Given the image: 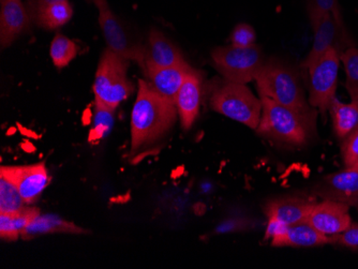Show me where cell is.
<instances>
[{"mask_svg": "<svg viewBox=\"0 0 358 269\" xmlns=\"http://www.w3.org/2000/svg\"><path fill=\"white\" fill-rule=\"evenodd\" d=\"M308 14L315 31V41L310 53L303 60V68L308 70L313 67L329 49L337 50L341 55L345 50L353 48L347 27L338 23L331 14L322 11L313 1L308 3Z\"/></svg>", "mask_w": 358, "mask_h": 269, "instance_id": "cell-7", "label": "cell"}, {"mask_svg": "<svg viewBox=\"0 0 358 269\" xmlns=\"http://www.w3.org/2000/svg\"><path fill=\"white\" fill-rule=\"evenodd\" d=\"M0 1H1V0H0Z\"/></svg>", "mask_w": 358, "mask_h": 269, "instance_id": "cell-35", "label": "cell"}, {"mask_svg": "<svg viewBox=\"0 0 358 269\" xmlns=\"http://www.w3.org/2000/svg\"><path fill=\"white\" fill-rule=\"evenodd\" d=\"M87 1L94 3L98 9H99L100 7H103V6L108 5V1H106V0H87Z\"/></svg>", "mask_w": 358, "mask_h": 269, "instance_id": "cell-34", "label": "cell"}, {"mask_svg": "<svg viewBox=\"0 0 358 269\" xmlns=\"http://www.w3.org/2000/svg\"><path fill=\"white\" fill-rule=\"evenodd\" d=\"M340 60L345 66L347 82L345 87L349 92L351 100H358V49L355 46L345 50L341 55Z\"/></svg>", "mask_w": 358, "mask_h": 269, "instance_id": "cell-24", "label": "cell"}, {"mask_svg": "<svg viewBox=\"0 0 358 269\" xmlns=\"http://www.w3.org/2000/svg\"><path fill=\"white\" fill-rule=\"evenodd\" d=\"M339 65V52L329 49L313 67L308 69L309 104L313 108H319L323 117L329 112L331 102L336 98Z\"/></svg>", "mask_w": 358, "mask_h": 269, "instance_id": "cell-8", "label": "cell"}, {"mask_svg": "<svg viewBox=\"0 0 358 269\" xmlns=\"http://www.w3.org/2000/svg\"><path fill=\"white\" fill-rule=\"evenodd\" d=\"M210 108L235 122L257 130L262 116V102L245 84L224 81L215 86L210 94Z\"/></svg>", "mask_w": 358, "mask_h": 269, "instance_id": "cell-5", "label": "cell"}, {"mask_svg": "<svg viewBox=\"0 0 358 269\" xmlns=\"http://www.w3.org/2000/svg\"><path fill=\"white\" fill-rule=\"evenodd\" d=\"M76 55H78V46L69 38L60 34L54 38L50 48V56L56 68L62 69L67 67Z\"/></svg>", "mask_w": 358, "mask_h": 269, "instance_id": "cell-23", "label": "cell"}, {"mask_svg": "<svg viewBox=\"0 0 358 269\" xmlns=\"http://www.w3.org/2000/svg\"><path fill=\"white\" fill-rule=\"evenodd\" d=\"M262 116L257 132L259 136L291 146H303L315 129V122L281 106L273 100L261 97Z\"/></svg>", "mask_w": 358, "mask_h": 269, "instance_id": "cell-3", "label": "cell"}, {"mask_svg": "<svg viewBox=\"0 0 358 269\" xmlns=\"http://www.w3.org/2000/svg\"><path fill=\"white\" fill-rule=\"evenodd\" d=\"M40 214V210L36 208H25L17 214L12 215L13 217V222L15 224L16 228L19 231L20 234H22L24 230L29 226L38 215Z\"/></svg>", "mask_w": 358, "mask_h": 269, "instance_id": "cell-31", "label": "cell"}, {"mask_svg": "<svg viewBox=\"0 0 358 269\" xmlns=\"http://www.w3.org/2000/svg\"><path fill=\"white\" fill-rule=\"evenodd\" d=\"M73 15V9L68 0L46 6L32 17L39 27L44 29H56L66 25Z\"/></svg>", "mask_w": 358, "mask_h": 269, "instance_id": "cell-21", "label": "cell"}, {"mask_svg": "<svg viewBox=\"0 0 358 269\" xmlns=\"http://www.w3.org/2000/svg\"><path fill=\"white\" fill-rule=\"evenodd\" d=\"M255 82L259 97L269 98L315 122L317 112L306 100L301 78L294 69L278 60H268L259 70Z\"/></svg>", "mask_w": 358, "mask_h": 269, "instance_id": "cell-2", "label": "cell"}, {"mask_svg": "<svg viewBox=\"0 0 358 269\" xmlns=\"http://www.w3.org/2000/svg\"><path fill=\"white\" fill-rule=\"evenodd\" d=\"M26 202L13 182L0 175V214L15 215L25 208Z\"/></svg>", "mask_w": 358, "mask_h": 269, "instance_id": "cell-22", "label": "cell"}, {"mask_svg": "<svg viewBox=\"0 0 358 269\" xmlns=\"http://www.w3.org/2000/svg\"><path fill=\"white\" fill-rule=\"evenodd\" d=\"M287 224H282L280 221L275 219H268L266 232H265V240H273L275 237L282 235L287 231Z\"/></svg>", "mask_w": 358, "mask_h": 269, "instance_id": "cell-32", "label": "cell"}, {"mask_svg": "<svg viewBox=\"0 0 358 269\" xmlns=\"http://www.w3.org/2000/svg\"><path fill=\"white\" fill-rule=\"evenodd\" d=\"M307 221L322 234L329 237L343 233L353 222L350 216L349 205L331 200L315 203Z\"/></svg>", "mask_w": 358, "mask_h": 269, "instance_id": "cell-12", "label": "cell"}, {"mask_svg": "<svg viewBox=\"0 0 358 269\" xmlns=\"http://www.w3.org/2000/svg\"><path fill=\"white\" fill-rule=\"evenodd\" d=\"M99 23L108 49L129 61L138 62L144 69L148 48L134 40L126 26L113 13L110 6L100 7Z\"/></svg>", "mask_w": 358, "mask_h": 269, "instance_id": "cell-9", "label": "cell"}, {"mask_svg": "<svg viewBox=\"0 0 358 269\" xmlns=\"http://www.w3.org/2000/svg\"><path fill=\"white\" fill-rule=\"evenodd\" d=\"M231 45L236 48H250L255 45L257 34L252 26L248 24H238L231 34Z\"/></svg>", "mask_w": 358, "mask_h": 269, "instance_id": "cell-27", "label": "cell"}, {"mask_svg": "<svg viewBox=\"0 0 358 269\" xmlns=\"http://www.w3.org/2000/svg\"><path fill=\"white\" fill-rule=\"evenodd\" d=\"M341 154L345 168L358 170V126L343 138Z\"/></svg>", "mask_w": 358, "mask_h": 269, "instance_id": "cell-26", "label": "cell"}, {"mask_svg": "<svg viewBox=\"0 0 358 269\" xmlns=\"http://www.w3.org/2000/svg\"><path fill=\"white\" fill-rule=\"evenodd\" d=\"M203 76L198 70L193 69L187 76L182 87L175 98L177 113H178L182 129L190 130L200 113L202 101Z\"/></svg>", "mask_w": 358, "mask_h": 269, "instance_id": "cell-13", "label": "cell"}, {"mask_svg": "<svg viewBox=\"0 0 358 269\" xmlns=\"http://www.w3.org/2000/svg\"><path fill=\"white\" fill-rule=\"evenodd\" d=\"M94 110V128L90 132V140H99L110 131L114 122V110L101 104L96 103Z\"/></svg>", "mask_w": 358, "mask_h": 269, "instance_id": "cell-25", "label": "cell"}, {"mask_svg": "<svg viewBox=\"0 0 358 269\" xmlns=\"http://www.w3.org/2000/svg\"><path fill=\"white\" fill-rule=\"evenodd\" d=\"M329 113L333 119L334 132L340 140L347 138L358 126V100L343 103L335 98L329 108Z\"/></svg>", "mask_w": 358, "mask_h": 269, "instance_id": "cell-20", "label": "cell"}, {"mask_svg": "<svg viewBox=\"0 0 358 269\" xmlns=\"http://www.w3.org/2000/svg\"><path fill=\"white\" fill-rule=\"evenodd\" d=\"M31 15L22 0L0 1V43L11 45L29 27Z\"/></svg>", "mask_w": 358, "mask_h": 269, "instance_id": "cell-14", "label": "cell"}, {"mask_svg": "<svg viewBox=\"0 0 358 269\" xmlns=\"http://www.w3.org/2000/svg\"><path fill=\"white\" fill-rule=\"evenodd\" d=\"M329 244L345 247L351 250L358 251V224L352 222L351 226L337 235L329 236Z\"/></svg>", "mask_w": 358, "mask_h": 269, "instance_id": "cell-28", "label": "cell"}, {"mask_svg": "<svg viewBox=\"0 0 358 269\" xmlns=\"http://www.w3.org/2000/svg\"><path fill=\"white\" fill-rule=\"evenodd\" d=\"M86 232L87 231L76 226L69 221L64 220L56 215L39 214L22 232L21 237L23 240H28L46 234H56V233L85 234Z\"/></svg>", "mask_w": 358, "mask_h": 269, "instance_id": "cell-19", "label": "cell"}, {"mask_svg": "<svg viewBox=\"0 0 358 269\" xmlns=\"http://www.w3.org/2000/svg\"><path fill=\"white\" fill-rule=\"evenodd\" d=\"M329 244V237L322 234L308 221L287 226L282 235L271 240L273 247H293V248H311Z\"/></svg>", "mask_w": 358, "mask_h": 269, "instance_id": "cell-18", "label": "cell"}, {"mask_svg": "<svg viewBox=\"0 0 358 269\" xmlns=\"http://www.w3.org/2000/svg\"><path fill=\"white\" fill-rule=\"evenodd\" d=\"M186 62L180 50L159 30L152 29L145 68H168ZM143 69V70H144Z\"/></svg>", "mask_w": 358, "mask_h": 269, "instance_id": "cell-17", "label": "cell"}, {"mask_svg": "<svg viewBox=\"0 0 358 269\" xmlns=\"http://www.w3.org/2000/svg\"><path fill=\"white\" fill-rule=\"evenodd\" d=\"M59 1H64V0H32L29 9H28L29 10L30 15H31V19L42 8L52 5V3H59Z\"/></svg>", "mask_w": 358, "mask_h": 269, "instance_id": "cell-33", "label": "cell"}, {"mask_svg": "<svg viewBox=\"0 0 358 269\" xmlns=\"http://www.w3.org/2000/svg\"><path fill=\"white\" fill-rule=\"evenodd\" d=\"M175 102L152 89L148 81H138V96L132 108V152L154 143L171 129L177 117Z\"/></svg>", "mask_w": 358, "mask_h": 269, "instance_id": "cell-1", "label": "cell"}, {"mask_svg": "<svg viewBox=\"0 0 358 269\" xmlns=\"http://www.w3.org/2000/svg\"><path fill=\"white\" fill-rule=\"evenodd\" d=\"M192 70L186 61L168 68L146 67L143 71L152 89L175 102L177 92Z\"/></svg>", "mask_w": 358, "mask_h": 269, "instance_id": "cell-15", "label": "cell"}, {"mask_svg": "<svg viewBox=\"0 0 358 269\" xmlns=\"http://www.w3.org/2000/svg\"><path fill=\"white\" fill-rule=\"evenodd\" d=\"M21 236L13 222V217L9 214H0V237L7 242H16Z\"/></svg>", "mask_w": 358, "mask_h": 269, "instance_id": "cell-29", "label": "cell"}, {"mask_svg": "<svg viewBox=\"0 0 358 269\" xmlns=\"http://www.w3.org/2000/svg\"><path fill=\"white\" fill-rule=\"evenodd\" d=\"M313 191L323 200L343 203L358 210V170L345 168L329 174L315 186Z\"/></svg>", "mask_w": 358, "mask_h": 269, "instance_id": "cell-11", "label": "cell"}, {"mask_svg": "<svg viewBox=\"0 0 358 269\" xmlns=\"http://www.w3.org/2000/svg\"><path fill=\"white\" fill-rule=\"evenodd\" d=\"M128 62L110 49L103 52L92 85L96 103L115 110L131 96L134 85L128 78Z\"/></svg>", "mask_w": 358, "mask_h": 269, "instance_id": "cell-4", "label": "cell"}, {"mask_svg": "<svg viewBox=\"0 0 358 269\" xmlns=\"http://www.w3.org/2000/svg\"><path fill=\"white\" fill-rule=\"evenodd\" d=\"M311 1L315 3V7L319 8L322 11L331 14L338 23L345 25L338 0H311Z\"/></svg>", "mask_w": 358, "mask_h": 269, "instance_id": "cell-30", "label": "cell"}, {"mask_svg": "<svg viewBox=\"0 0 358 269\" xmlns=\"http://www.w3.org/2000/svg\"><path fill=\"white\" fill-rule=\"evenodd\" d=\"M0 175L5 176L15 184L28 205L38 201L51 182L48 168L44 163L3 166L0 168Z\"/></svg>", "mask_w": 358, "mask_h": 269, "instance_id": "cell-10", "label": "cell"}, {"mask_svg": "<svg viewBox=\"0 0 358 269\" xmlns=\"http://www.w3.org/2000/svg\"><path fill=\"white\" fill-rule=\"evenodd\" d=\"M315 203L299 196H287L269 201L264 208L267 218L280 221L287 226L307 221Z\"/></svg>", "mask_w": 358, "mask_h": 269, "instance_id": "cell-16", "label": "cell"}, {"mask_svg": "<svg viewBox=\"0 0 358 269\" xmlns=\"http://www.w3.org/2000/svg\"><path fill=\"white\" fill-rule=\"evenodd\" d=\"M215 68L224 80L247 84L257 78L265 64L262 50L257 44L250 48L229 45L217 48L211 52Z\"/></svg>", "mask_w": 358, "mask_h": 269, "instance_id": "cell-6", "label": "cell"}]
</instances>
